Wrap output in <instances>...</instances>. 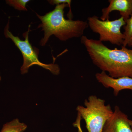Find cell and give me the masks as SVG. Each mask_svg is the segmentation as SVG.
Masks as SVG:
<instances>
[{
    "label": "cell",
    "mask_w": 132,
    "mask_h": 132,
    "mask_svg": "<svg viewBox=\"0 0 132 132\" xmlns=\"http://www.w3.org/2000/svg\"><path fill=\"white\" fill-rule=\"evenodd\" d=\"M50 5H56L53 11L41 16L36 13L42 23L38 28H42L44 37L41 40L40 46H45L50 36L54 35L62 41L80 38L88 27L87 21L73 20V15L71 9V0L48 1Z\"/></svg>",
    "instance_id": "1"
},
{
    "label": "cell",
    "mask_w": 132,
    "mask_h": 132,
    "mask_svg": "<svg viewBox=\"0 0 132 132\" xmlns=\"http://www.w3.org/2000/svg\"><path fill=\"white\" fill-rule=\"evenodd\" d=\"M81 42L94 64L102 71L108 72L112 78H132V53L131 50L122 46L121 48L111 49L98 40L83 35Z\"/></svg>",
    "instance_id": "2"
},
{
    "label": "cell",
    "mask_w": 132,
    "mask_h": 132,
    "mask_svg": "<svg viewBox=\"0 0 132 132\" xmlns=\"http://www.w3.org/2000/svg\"><path fill=\"white\" fill-rule=\"evenodd\" d=\"M85 106L79 105L76 110L85 120L88 132H102L104 125L113 111L105 101L92 95L85 100Z\"/></svg>",
    "instance_id": "3"
},
{
    "label": "cell",
    "mask_w": 132,
    "mask_h": 132,
    "mask_svg": "<svg viewBox=\"0 0 132 132\" xmlns=\"http://www.w3.org/2000/svg\"><path fill=\"white\" fill-rule=\"evenodd\" d=\"M30 25L29 26L28 30L23 34L25 40L21 39L18 36H15L9 31V20L4 30L5 37L9 38L21 52L23 59V63L21 68V73L23 75L27 73L30 67L37 65L49 70L54 75H59L60 68L57 64H45L41 62L38 59L39 50L33 47L29 40V34L30 32Z\"/></svg>",
    "instance_id": "4"
},
{
    "label": "cell",
    "mask_w": 132,
    "mask_h": 132,
    "mask_svg": "<svg viewBox=\"0 0 132 132\" xmlns=\"http://www.w3.org/2000/svg\"><path fill=\"white\" fill-rule=\"evenodd\" d=\"M87 21L90 29L99 35V40L102 42H109L118 46L123 45L125 35L121 32V29L126 24L123 17L113 21L109 19L102 21L94 15L88 17Z\"/></svg>",
    "instance_id": "5"
},
{
    "label": "cell",
    "mask_w": 132,
    "mask_h": 132,
    "mask_svg": "<svg viewBox=\"0 0 132 132\" xmlns=\"http://www.w3.org/2000/svg\"><path fill=\"white\" fill-rule=\"evenodd\" d=\"M127 116L116 106L112 115L105 123L102 132H132Z\"/></svg>",
    "instance_id": "6"
},
{
    "label": "cell",
    "mask_w": 132,
    "mask_h": 132,
    "mask_svg": "<svg viewBox=\"0 0 132 132\" xmlns=\"http://www.w3.org/2000/svg\"><path fill=\"white\" fill-rule=\"evenodd\" d=\"M95 76L97 80L104 87L112 88L114 94L116 96L118 95L120 92L125 89H129L132 92V78L123 77L114 78L104 71L97 73Z\"/></svg>",
    "instance_id": "7"
},
{
    "label": "cell",
    "mask_w": 132,
    "mask_h": 132,
    "mask_svg": "<svg viewBox=\"0 0 132 132\" xmlns=\"http://www.w3.org/2000/svg\"><path fill=\"white\" fill-rule=\"evenodd\" d=\"M109 5L102 10V15L100 19L105 21L109 19V14L113 11L120 12L121 17L125 21L128 20L132 14V0H109Z\"/></svg>",
    "instance_id": "8"
},
{
    "label": "cell",
    "mask_w": 132,
    "mask_h": 132,
    "mask_svg": "<svg viewBox=\"0 0 132 132\" xmlns=\"http://www.w3.org/2000/svg\"><path fill=\"white\" fill-rule=\"evenodd\" d=\"M27 127V125L20 122L19 119H14L3 125L1 132H24Z\"/></svg>",
    "instance_id": "9"
},
{
    "label": "cell",
    "mask_w": 132,
    "mask_h": 132,
    "mask_svg": "<svg viewBox=\"0 0 132 132\" xmlns=\"http://www.w3.org/2000/svg\"><path fill=\"white\" fill-rule=\"evenodd\" d=\"M126 25L124 27L125 32L123 34L125 35L123 46L126 47L127 46L131 47L132 45V14L130 18L126 21Z\"/></svg>",
    "instance_id": "10"
},
{
    "label": "cell",
    "mask_w": 132,
    "mask_h": 132,
    "mask_svg": "<svg viewBox=\"0 0 132 132\" xmlns=\"http://www.w3.org/2000/svg\"><path fill=\"white\" fill-rule=\"evenodd\" d=\"M29 1V0H6V2L7 5L19 11H27L26 6Z\"/></svg>",
    "instance_id": "11"
},
{
    "label": "cell",
    "mask_w": 132,
    "mask_h": 132,
    "mask_svg": "<svg viewBox=\"0 0 132 132\" xmlns=\"http://www.w3.org/2000/svg\"><path fill=\"white\" fill-rule=\"evenodd\" d=\"M129 124H130V126H131L132 130V120H129Z\"/></svg>",
    "instance_id": "12"
},
{
    "label": "cell",
    "mask_w": 132,
    "mask_h": 132,
    "mask_svg": "<svg viewBox=\"0 0 132 132\" xmlns=\"http://www.w3.org/2000/svg\"><path fill=\"white\" fill-rule=\"evenodd\" d=\"M1 74H0V81H1Z\"/></svg>",
    "instance_id": "13"
},
{
    "label": "cell",
    "mask_w": 132,
    "mask_h": 132,
    "mask_svg": "<svg viewBox=\"0 0 132 132\" xmlns=\"http://www.w3.org/2000/svg\"><path fill=\"white\" fill-rule=\"evenodd\" d=\"M131 52H132V50H131Z\"/></svg>",
    "instance_id": "14"
}]
</instances>
